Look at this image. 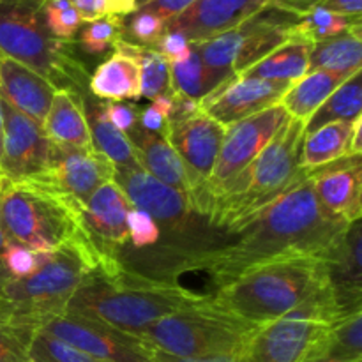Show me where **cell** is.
Listing matches in <instances>:
<instances>
[{"label": "cell", "instance_id": "6da1fadb", "mask_svg": "<svg viewBox=\"0 0 362 362\" xmlns=\"http://www.w3.org/2000/svg\"><path fill=\"white\" fill-rule=\"evenodd\" d=\"M346 226L349 223L322 209L306 173L288 191L237 226L232 243L187 255L182 269L209 274L216 290L267 262L322 257Z\"/></svg>", "mask_w": 362, "mask_h": 362}, {"label": "cell", "instance_id": "7a4b0ae2", "mask_svg": "<svg viewBox=\"0 0 362 362\" xmlns=\"http://www.w3.org/2000/svg\"><path fill=\"white\" fill-rule=\"evenodd\" d=\"M207 297L170 281H156L124 269L117 276H90L71 296L66 313L101 322L136 336L161 318L204 304Z\"/></svg>", "mask_w": 362, "mask_h": 362}, {"label": "cell", "instance_id": "3957f363", "mask_svg": "<svg viewBox=\"0 0 362 362\" xmlns=\"http://www.w3.org/2000/svg\"><path fill=\"white\" fill-rule=\"evenodd\" d=\"M304 126V120L290 117L264 151L212 197L202 218L211 226L232 233L306 175V170L299 168L300 148L306 136Z\"/></svg>", "mask_w": 362, "mask_h": 362}, {"label": "cell", "instance_id": "277c9868", "mask_svg": "<svg viewBox=\"0 0 362 362\" xmlns=\"http://www.w3.org/2000/svg\"><path fill=\"white\" fill-rule=\"evenodd\" d=\"M327 285L322 257H288L250 269L209 293V303L244 322L267 325Z\"/></svg>", "mask_w": 362, "mask_h": 362}, {"label": "cell", "instance_id": "5b68a950", "mask_svg": "<svg viewBox=\"0 0 362 362\" xmlns=\"http://www.w3.org/2000/svg\"><path fill=\"white\" fill-rule=\"evenodd\" d=\"M90 276L110 278L112 272L81 228L76 237L52 251L34 274L2 283L0 308L18 324L39 331L48 318L66 313L71 296Z\"/></svg>", "mask_w": 362, "mask_h": 362}, {"label": "cell", "instance_id": "8992f818", "mask_svg": "<svg viewBox=\"0 0 362 362\" xmlns=\"http://www.w3.org/2000/svg\"><path fill=\"white\" fill-rule=\"evenodd\" d=\"M42 0H0V55L45 78L55 90H83L88 73L73 41L53 37L42 18Z\"/></svg>", "mask_w": 362, "mask_h": 362}, {"label": "cell", "instance_id": "52a82bcc", "mask_svg": "<svg viewBox=\"0 0 362 362\" xmlns=\"http://www.w3.org/2000/svg\"><path fill=\"white\" fill-rule=\"evenodd\" d=\"M81 209L73 198L35 180L0 184V225L7 240L52 253L81 232Z\"/></svg>", "mask_w": 362, "mask_h": 362}, {"label": "cell", "instance_id": "ba28073f", "mask_svg": "<svg viewBox=\"0 0 362 362\" xmlns=\"http://www.w3.org/2000/svg\"><path fill=\"white\" fill-rule=\"evenodd\" d=\"M258 329V325L223 313L207 299L204 304L161 318L144 329L138 338L154 350L179 357L240 356Z\"/></svg>", "mask_w": 362, "mask_h": 362}, {"label": "cell", "instance_id": "9c48e42d", "mask_svg": "<svg viewBox=\"0 0 362 362\" xmlns=\"http://www.w3.org/2000/svg\"><path fill=\"white\" fill-rule=\"evenodd\" d=\"M288 119L290 115L278 103L264 112L255 113V115L226 127L211 177L200 191L189 197L194 214H204L212 197L219 193L230 180L235 179L264 151L265 145L274 138L279 127Z\"/></svg>", "mask_w": 362, "mask_h": 362}, {"label": "cell", "instance_id": "30bf717a", "mask_svg": "<svg viewBox=\"0 0 362 362\" xmlns=\"http://www.w3.org/2000/svg\"><path fill=\"white\" fill-rule=\"evenodd\" d=\"M39 331L99 362H152V346L144 339L76 315L48 318Z\"/></svg>", "mask_w": 362, "mask_h": 362}, {"label": "cell", "instance_id": "8fae6325", "mask_svg": "<svg viewBox=\"0 0 362 362\" xmlns=\"http://www.w3.org/2000/svg\"><path fill=\"white\" fill-rule=\"evenodd\" d=\"M115 166L94 148H78L49 141L48 161L39 175L27 180L48 186L85 205L94 191L112 182Z\"/></svg>", "mask_w": 362, "mask_h": 362}, {"label": "cell", "instance_id": "7c38bea8", "mask_svg": "<svg viewBox=\"0 0 362 362\" xmlns=\"http://www.w3.org/2000/svg\"><path fill=\"white\" fill-rule=\"evenodd\" d=\"M2 117V159L0 173L6 180L20 182L32 179L45 170L49 140L39 122L18 112L0 94Z\"/></svg>", "mask_w": 362, "mask_h": 362}, {"label": "cell", "instance_id": "4fadbf2b", "mask_svg": "<svg viewBox=\"0 0 362 362\" xmlns=\"http://www.w3.org/2000/svg\"><path fill=\"white\" fill-rule=\"evenodd\" d=\"M131 205L115 182H106L92 193L81 209V228L112 276L124 271L117 251L129 240L126 218Z\"/></svg>", "mask_w": 362, "mask_h": 362}, {"label": "cell", "instance_id": "5bb4252c", "mask_svg": "<svg viewBox=\"0 0 362 362\" xmlns=\"http://www.w3.org/2000/svg\"><path fill=\"white\" fill-rule=\"evenodd\" d=\"M290 83L243 78L239 74L223 81L198 101L200 112L228 127L281 101Z\"/></svg>", "mask_w": 362, "mask_h": 362}, {"label": "cell", "instance_id": "9a60e30c", "mask_svg": "<svg viewBox=\"0 0 362 362\" xmlns=\"http://www.w3.org/2000/svg\"><path fill=\"white\" fill-rule=\"evenodd\" d=\"M113 182L120 187L131 209L147 212L170 232H182L187 219L194 214L186 193L166 186L144 168H115Z\"/></svg>", "mask_w": 362, "mask_h": 362}, {"label": "cell", "instance_id": "2e32d148", "mask_svg": "<svg viewBox=\"0 0 362 362\" xmlns=\"http://www.w3.org/2000/svg\"><path fill=\"white\" fill-rule=\"evenodd\" d=\"M225 133V126L202 112L184 122L168 126L166 138L182 159L189 184V197L200 191L211 177Z\"/></svg>", "mask_w": 362, "mask_h": 362}, {"label": "cell", "instance_id": "e0dca14e", "mask_svg": "<svg viewBox=\"0 0 362 362\" xmlns=\"http://www.w3.org/2000/svg\"><path fill=\"white\" fill-rule=\"evenodd\" d=\"M327 285L343 318L362 308V225L354 221L322 253Z\"/></svg>", "mask_w": 362, "mask_h": 362}, {"label": "cell", "instance_id": "ac0fdd59", "mask_svg": "<svg viewBox=\"0 0 362 362\" xmlns=\"http://www.w3.org/2000/svg\"><path fill=\"white\" fill-rule=\"evenodd\" d=\"M329 325L276 320L262 325L240 354V362H306Z\"/></svg>", "mask_w": 362, "mask_h": 362}, {"label": "cell", "instance_id": "d6986e66", "mask_svg": "<svg viewBox=\"0 0 362 362\" xmlns=\"http://www.w3.org/2000/svg\"><path fill=\"white\" fill-rule=\"evenodd\" d=\"M269 0H197L179 16L166 21L165 32H179L191 45L237 28Z\"/></svg>", "mask_w": 362, "mask_h": 362}, {"label": "cell", "instance_id": "ffe728a7", "mask_svg": "<svg viewBox=\"0 0 362 362\" xmlns=\"http://www.w3.org/2000/svg\"><path fill=\"white\" fill-rule=\"evenodd\" d=\"M315 194L329 216L345 223L359 221L362 214L361 156H345L331 165L308 172Z\"/></svg>", "mask_w": 362, "mask_h": 362}, {"label": "cell", "instance_id": "44dd1931", "mask_svg": "<svg viewBox=\"0 0 362 362\" xmlns=\"http://www.w3.org/2000/svg\"><path fill=\"white\" fill-rule=\"evenodd\" d=\"M303 14L283 9L276 4L269 2L258 13L247 18L237 27L239 32V52H237L233 73L240 74L251 66L267 57L288 39H292V30L299 23Z\"/></svg>", "mask_w": 362, "mask_h": 362}, {"label": "cell", "instance_id": "7402d4cb", "mask_svg": "<svg viewBox=\"0 0 362 362\" xmlns=\"http://www.w3.org/2000/svg\"><path fill=\"white\" fill-rule=\"evenodd\" d=\"M55 92V88L37 73L16 60L0 55V94L18 112L42 126Z\"/></svg>", "mask_w": 362, "mask_h": 362}, {"label": "cell", "instance_id": "603a6c76", "mask_svg": "<svg viewBox=\"0 0 362 362\" xmlns=\"http://www.w3.org/2000/svg\"><path fill=\"white\" fill-rule=\"evenodd\" d=\"M126 136L133 145L138 165L145 172L151 173L154 179L161 180L166 186L175 187L189 197V184H187L182 159L179 158L168 138L158 133H148L141 129L138 124Z\"/></svg>", "mask_w": 362, "mask_h": 362}, {"label": "cell", "instance_id": "cb8c5ba5", "mask_svg": "<svg viewBox=\"0 0 362 362\" xmlns=\"http://www.w3.org/2000/svg\"><path fill=\"white\" fill-rule=\"evenodd\" d=\"M81 105H83V113L87 119L94 151L105 156L115 168H141L136 161L129 138L110 124L108 117H106V101L94 99L83 92Z\"/></svg>", "mask_w": 362, "mask_h": 362}, {"label": "cell", "instance_id": "d4e9b609", "mask_svg": "<svg viewBox=\"0 0 362 362\" xmlns=\"http://www.w3.org/2000/svg\"><path fill=\"white\" fill-rule=\"evenodd\" d=\"M42 129L48 140L55 144L78 148H94L80 92L57 90L48 113L42 120Z\"/></svg>", "mask_w": 362, "mask_h": 362}, {"label": "cell", "instance_id": "484cf974", "mask_svg": "<svg viewBox=\"0 0 362 362\" xmlns=\"http://www.w3.org/2000/svg\"><path fill=\"white\" fill-rule=\"evenodd\" d=\"M88 92L101 101L122 103L140 99V67L136 60L113 52L88 78Z\"/></svg>", "mask_w": 362, "mask_h": 362}, {"label": "cell", "instance_id": "4316f807", "mask_svg": "<svg viewBox=\"0 0 362 362\" xmlns=\"http://www.w3.org/2000/svg\"><path fill=\"white\" fill-rule=\"evenodd\" d=\"M359 73V71H357ZM356 73H334V71H313L299 81L290 85L288 90L283 94L279 105L285 108L292 119H299L306 122L325 99L345 83Z\"/></svg>", "mask_w": 362, "mask_h": 362}, {"label": "cell", "instance_id": "83f0119b", "mask_svg": "<svg viewBox=\"0 0 362 362\" xmlns=\"http://www.w3.org/2000/svg\"><path fill=\"white\" fill-rule=\"evenodd\" d=\"M310 42L300 39H288L285 45L276 48L255 66L240 73L243 78H258L267 81H283V83H296L306 76L310 69Z\"/></svg>", "mask_w": 362, "mask_h": 362}, {"label": "cell", "instance_id": "f1b7e54d", "mask_svg": "<svg viewBox=\"0 0 362 362\" xmlns=\"http://www.w3.org/2000/svg\"><path fill=\"white\" fill-rule=\"evenodd\" d=\"M352 122H331L320 129L306 134L299 156V168L306 172L331 165L338 159L350 154V138H352Z\"/></svg>", "mask_w": 362, "mask_h": 362}, {"label": "cell", "instance_id": "f546056e", "mask_svg": "<svg viewBox=\"0 0 362 362\" xmlns=\"http://www.w3.org/2000/svg\"><path fill=\"white\" fill-rule=\"evenodd\" d=\"M362 62V27L345 32L336 37L315 42L310 53V69L357 73Z\"/></svg>", "mask_w": 362, "mask_h": 362}, {"label": "cell", "instance_id": "4dcf8cb0", "mask_svg": "<svg viewBox=\"0 0 362 362\" xmlns=\"http://www.w3.org/2000/svg\"><path fill=\"white\" fill-rule=\"evenodd\" d=\"M306 362H362V315L332 325Z\"/></svg>", "mask_w": 362, "mask_h": 362}, {"label": "cell", "instance_id": "1f68e13d", "mask_svg": "<svg viewBox=\"0 0 362 362\" xmlns=\"http://www.w3.org/2000/svg\"><path fill=\"white\" fill-rule=\"evenodd\" d=\"M362 110V81L361 71L352 74L343 85H339L331 95L320 105V108L306 120L304 133L310 134L313 131L320 129L325 124L339 122H352L357 117H361Z\"/></svg>", "mask_w": 362, "mask_h": 362}, {"label": "cell", "instance_id": "d6a6232c", "mask_svg": "<svg viewBox=\"0 0 362 362\" xmlns=\"http://www.w3.org/2000/svg\"><path fill=\"white\" fill-rule=\"evenodd\" d=\"M170 74H172V90L180 92V94L187 95L191 99H197V101H200L204 95L214 90L216 87H219L223 81L235 76L232 73L209 69L202 62L194 45H191L189 57L186 60L170 64Z\"/></svg>", "mask_w": 362, "mask_h": 362}, {"label": "cell", "instance_id": "836d02e7", "mask_svg": "<svg viewBox=\"0 0 362 362\" xmlns=\"http://www.w3.org/2000/svg\"><path fill=\"white\" fill-rule=\"evenodd\" d=\"M113 52L124 53L136 60L140 67V98L154 99L172 90L170 64L154 48H144L120 39L113 46Z\"/></svg>", "mask_w": 362, "mask_h": 362}, {"label": "cell", "instance_id": "e575fe53", "mask_svg": "<svg viewBox=\"0 0 362 362\" xmlns=\"http://www.w3.org/2000/svg\"><path fill=\"white\" fill-rule=\"evenodd\" d=\"M361 20L362 16H341L317 6L300 16L299 23L293 27L292 37L315 45L362 27Z\"/></svg>", "mask_w": 362, "mask_h": 362}, {"label": "cell", "instance_id": "d590c367", "mask_svg": "<svg viewBox=\"0 0 362 362\" xmlns=\"http://www.w3.org/2000/svg\"><path fill=\"white\" fill-rule=\"evenodd\" d=\"M35 329L18 324L0 310V362H30Z\"/></svg>", "mask_w": 362, "mask_h": 362}, {"label": "cell", "instance_id": "8d00e7d4", "mask_svg": "<svg viewBox=\"0 0 362 362\" xmlns=\"http://www.w3.org/2000/svg\"><path fill=\"white\" fill-rule=\"evenodd\" d=\"M122 39V16H105L80 27L78 45L88 55H103Z\"/></svg>", "mask_w": 362, "mask_h": 362}, {"label": "cell", "instance_id": "74e56055", "mask_svg": "<svg viewBox=\"0 0 362 362\" xmlns=\"http://www.w3.org/2000/svg\"><path fill=\"white\" fill-rule=\"evenodd\" d=\"M194 46H197L202 62L209 69L235 74L233 73V64H235L237 52H239V32H237V28H232V30L207 39L204 42H194Z\"/></svg>", "mask_w": 362, "mask_h": 362}, {"label": "cell", "instance_id": "f35d334b", "mask_svg": "<svg viewBox=\"0 0 362 362\" xmlns=\"http://www.w3.org/2000/svg\"><path fill=\"white\" fill-rule=\"evenodd\" d=\"M165 21L151 11L136 9L122 18V39L131 45L154 48L165 34Z\"/></svg>", "mask_w": 362, "mask_h": 362}, {"label": "cell", "instance_id": "ab89813d", "mask_svg": "<svg viewBox=\"0 0 362 362\" xmlns=\"http://www.w3.org/2000/svg\"><path fill=\"white\" fill-rule=\"evenodd\" d=\"M42 18L53 37L73 41L83 25L80 14L69 0H42Z\"/></svg>", "mask_w": 362, "mask_h": 362}, {"label": "cell", "instance_id": "60d3db41", "mask_svg": "<svg viewBox=\"0 0 362 362\" xmlns=\"http://www.w3.org/2000/svg\"><path fill=\"white\" fill-rule=\"evenodd\" d=\"M30 362H99L87 354L37 331L30 345Z\"/></svg>", "mask_w": 362, "mask_h": 362}, {"label": "cell", "instance_id": "b9f144b4", "mask_svg": "<svg viewBox=\"0 0 362 362\" xmlns=\"http://www.w3.org/2000/svg\"><path fill=\"white\" fill-rule=\"evenodd\" d=\"M48 255L49 253H39L23 244L7 240L6 250H4V267L11 279H23L34 274L45 264Z\"/></svg>", "mask_w": 362, "mask_h": 362}, {"label": "cell", "instance_id": "7bdbcfd3", "mask_svg": "<svg viewBox=\"0 0 362 362\" xmlns=\"http://www.w3.org/2000/svg\"><path fill=\"white\" fill-rule=\"evenodd\" d=\"M127 233H129L131 243L136 247H148L159 243L161 237V228L158 223L144 211L131 209L126 218Z\"/></svg>", "mask_w": 362, "mask_h": 362}, {"label": "cell", "instance_id": "ee69618b", "mask_svg": "<svg viewBox=\"0 0 362 362\" xmlns=\"http://www.w3.org/2000/svg\"><path fill=\"white\" fill-rule=\"evenodd\" d=\"M156 52L161 57H165V60L168 64L182 62L189 57L191 52V42L184 37L179 32H165L161 35L158 42L154 46Z\"/></svg>", "mask_w": 362, "mask_h": 362}, {"label": "cell", "instance_id": "f6af8a7d", "mask_svg": "<svg viewBox=\"0 0 362 362\" xmlns=\"http://www.w3.org/2000/svg\"><path fill=\"white\" fill-rule=\"evenodd\" d=\"M106 117L110 124L122 131L124 134L129 133L138 124V112L134 106L126 105V103H113L106 101Z\"/></svg>", "mask_w": 362, "mask_h": 362}, {"label": "cell", "instance_id": "bcb514c9", "mask_svg": "<svg viewBox=\"0 0 362 362\" xmlns=\"http://www.w3.org/2000/svg\"><path fill=\"white\" fill-rule=\"evenodd\" d=\"M194 2H197V0H151V2L145 4L140 9L151 11V13H154L156 16H159L166 23V21H170L172 18L184 13V11Z\"/></svg>", "mask_w": 362, "mask_h": 362}, {"label": "cell", "instance_id": "7dc6e473", "mask_svg": "<svg viewBox=\"0 0 362 362\" xmlns=\"http://www.w3.org/2000/svg\"><path fill=\"white\" fill-rule=\"evenodd\" d=\"M198 112H200V106H198L197 99H191L187 98V95L180 94V92L173 90V112L168 120V126L184 122V120L197 115Z\"/></svg>", "mask_w": 362, "mask_h": 362}, {"label": "cell", "instance_id": "c3c4849f", "mask_svg": "<svg viewBox=\"0 0 362 362\" xmlns=\"http://www.w3.org/2000/svg\"><path fill=\"white\" fill-rule=\"evenodd\" d=\"M152 362H240V356H237V354H226V356L179 357L152 349Z\"/></svg>", "mask_w": 362, "mask_h": 362}, {"label": "cell", "instance_id": "681fc988", "mask_svg": "<svg viewBox=\"0 0 362 362\" xmlns=\"http://www.w3.org/2000/svg\"><path fill=\"white\" fill-rule=\"evenodd\" d=\"M138 126H140L141 129L148 131V133H158L163 134V136L168 134V124H166V120L163 119L161 113H159L152 105L138 113Z\"/></svg>", "mask_w": 362, "mask_h": 362}, {"label": "cell", "instance_id": "f907efd6", "mask_svg": "<svg viewBox=\"0 0 362 362\" xmlns=\"http://www.w3.org/2000/svg\"><path fill=\"white\" fill-rule=\"evenodd\" d=\"M69 2L73 4L74 9L78 11V14H80L83 23L108 16L105 0H69Z\"/></svg>", "mask_w": 362, "mask_h": 362}, {"label": "cell", "instance_id": "816d5d0a", "mask_svg": "<svg viewBox=\"0 0 362 362\" xmlns=\"http://www.w3.org/2000/svg\"><path fill=\"white\" fill-rule=\"evenodd\" d=\"M318 6L341 16H362V0H322Z\"/></svg>", "mask_w": 362, "mask_h": 362}, {"label": "cell", "instance_id": "f5cc1de1", "mask_svg": "<svg viewBox=\"0 0 362 362\" xmlns=\"http://www.w3.org/2000/svg\"><path fill=\"white\" fill-rule=\"evenodd\" d=\"M269 2L276 4V6L283 7V9L293 11L297 14H304L310 9L317 7L322 0H269Z\"/></svg>", "mask_w": 362, "mask_h": 362}, {"label": "cell", "instance_id": "db71d44e", "mask_svg": "<svg viewBox=\"0 0 362 362\" xmlns=\"http://www.w3.org/2000/svg\"><path fill=\"white\" fill-rule=\"evenodd\" d=\"M108 16H127L136 11V0H105Z\"/></svg>", "mask_w": 362, "mask_h": 362}, {"label": "cell", "instance_id": "11a10c76", "mask_svg": "<svg viewBox=\"0 0 362 362\" xmlns=\"http://www.w3.org/2000/svg\"><path fill=\"white\" fill-rule=\"evenodd\" d=\"M152 106H154V108L161 113L163 119H165L166 124H168L170 117H172V112H173V90H170V92H166V94H161V95H158V98L152 99Z\"/></svg>", "mask_w": 362, "mask_h": 362}, {"label": "cell", "instance_id": "9f6ffc18", "mask_svg": "<svg viewBox=\"0 0 362 362\" xmlns=\"http://www.w3.org/2000/svg\"><path fill=\"white\" fill-rule=\"evenodd\" d=\"M361 129H362V117H357V119L354 120L352 138H350V154H352V156H361L362 154Z\"/></svg>", "mask_w": 362, "mask_h": 362}, {"label": "cell", "instance_id": "6f0895ef", "mask_svg": "<svg viewBox=\"0 0 362 362\" xmlns=\"http://www.w3.org/2000/svg\"><path fill=\"white\" fill-rule=\"evenodd\" d=\"M6 244H7L6 233H4L2 225H0V285L9 279V276H7V272H6V267H4V250H6Z\"/></svg>", "mask_w": 362, "mask_h": 362}, {"label": "cell", "instance_id": "680465c9", "mask_svg": "<svg viewBox=\"0 0 362 362\" xmlns=\"http://www.w3.org/2000/svg\"><path fill=\"white\" fill-rule=\"evenodd\" d=\"M0 159H2V117H0Z\"/></svg>", "mask_w": 362, "mask_h": 362}, {"label": "cell", "instance_id": "91938a15", "mask_svg": "<svg viewBox=\"0 0 362 362\" xmlns=\"http://www.w3.org/2000/svg\"><path fill=\"white\" fill-rule=\"evenodd\" d=\"M151 0H136V9H140V7H144L145 4H148Z\"/></svg>", "mask_w": 362, "mask_h": 362}, {"label": "cell", "instance_id": "94428289", "mask_svg": "<svg viewBox=\"0 0 362 362\" xmlns=\"http://www.w3.org/2000/svg\"><path fill=\"white\" fill-rule=\"evenodd\" d=\"M2 180H4V177H2V173H0V182H2Z\"/></svg>", "mask_w": 362, "mask_h": 362}]
</instances>
